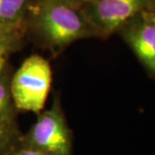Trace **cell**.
I'll list each match as a JSON object with an SVG mask.
<instances>
[{
    "label": "cell",
    "mask_w": 155,
    "mask_h": 155,
    "mask_svg": "<svg viewBox=\"0 0 155 155\" xmlns=\"http://www.w3.org/2000/svg\"><path fill=\"white\" fill-rule=\"evenodd\" d=\"M15 46L16 44H11V43H0V71L5 66L9 52Z\"/></svg>",
    "instance_id": "30bf717a"
},
{
    "label": "cell",
    "mask_w": 155,
    "mask_h": 155,
    "mask_svg": "<svg viewBox=\"0 0 155 155\" xmlns=\"http://www.w3.org/2000/svg\"><path fill=\"white\" fill-rule=\"evenodd\" d=\"M154 7L155 0H91L80 10L97 36L108 37L141 12Z\"/></svg>",
    "instance_id": "277c9868"
},
{
    "label": "cell",
    "mask_w": 155,
    "mask_h": 155,
    "mask_svg": "<svg viewBox=\"0 0 155 155\" xmlns=\"http://www.w3.org/2000/svg\"><path fill=\"white\" fill-rule=\"evenodd\" d=\"M26 25H10L0 22V43L17 44L20 40Z\"/></svg>",
    "instance_id": "9c48e42d"
},
{
    "label": "cell",
    "mask_w": 155,
    "mask_h": 155,
    "mask_svg": "<svg viewBox=\"0 0 155 155\" xmlns=\"http://www.w3.org/2000/svg\"><path fill=\"white\" fill-rule=\"evenodd\" d=\"M30 25L54 51L78 39L97 36L80 9L54 0H34L28 10Z\"/></svg>",
    "instance_id": "6da1fadb"
},
{
    "label": "cell",
    "mask_w": 155,
    "mask_h": 155,
    "mask_svg": "<svg viewBox=\"0 0 155 155\" xmlns=\"http://www.w3.org/2000/svg\"><path fill=\"white\" fill-rule=\"evenodd\" d=\"M119 31L150 76L155 78V19L152 10L134 17Z\"/></svg>",
    "instance_id": "5b68a950"
},
{
    "label": "cell",
    "mask_w": 155,
    "mask_h": 155,
    "mask_svg": "<svg viewBox=\"0 0 155 155\" xmlns=\"http://www.w3.org/2000/svg\"><path fill=\"white\" fill-rule=\"evenodd\" d=\"M22 143V147L48 155H71L72 134L59 102L49 110L39 113L37 121Z\"/></svg>",
    "instance_id": "3957f363"
},
{
    "label": "cell",
    "mask_w": 155,
    "mask_h": 155,
    "mask_svg": "<svg viewBox=\"0 0 155 155\" xmlns=\"http://www.w3.org/2000/svg\"><path fill=\"white\" fill-rule=\"evenodd\" d=\"M36 151H37V150H36ZM36 155H48V154L44 153H42V152H40V151H37V152H36Z\"/></svg>",
    "instance_id": "7c38bea8"
},
{
    "label": "cell",
    "mask_w": 155,
    "mask_h": 155,
    "mask_svg": "<svg viewBox=\"0 0 155 155\" xmlns=\"http://www.w3.org/2000/svg\"><path fill=\"white\" fill-rule=\"evenodd\" d=\"M54 1L61 2V3L71 5L72 7L78 8V9H81L84 5L88 4L91 0H54Z\"/></svg>",
    "instance_id": "8fae6325"
},
{
    "label": "cell",
    "mask_w": 155,
    "mask_h": 155,
    "mask_svg": "<svg viewBox=\"0 0 155 155\" xmlns=\"http://www.w3.org/2000/svg\"><path fill=\"white\" fill-rule=\"evenodd\" d=\"M52 84V70L43 57L26 59L11 80V92L16 108L41 113Z\"/></svg>",
    "instance_id": "7a4b0ae2"
},
{
    "label": "cell",
    "mask_w": 155,
    "mask_h": 155,
    "mask_svg": "<svg viewBox=\"0 0 155 155\" xmlns=\"http://www.w3.org/2000/svg\"><path fill=\"white\" fill-rule=\"evenodd\" d=\"M14 102L11 92V84L7 79L0 77V122L12 121L14 116Z\"/></svg>",
    "instance_id": "52a82bcc"
},
{
    "label": "cell",
    "mask_w": 155,
    "mask_h": 155,
    "mask_svg": "<svg viewBox=\"0 0 155 155\" xmlns=\"http://www.w3.org/2000/svg\"><path fill=\"white\" fill-rule=\"evenodd\" d=\"M152 12H153V17H154V19H155V7L152 10Z\"/></svg>",
    "instance_id": "4fadbf2b"
},
{
    "label": "cell",
    "mask_w": 155,
    "mask_h": 155,
    "mask_svg": "<svg viewBox=\"0 0 155 155\" xmlns=\"http://www.w3.org/2000/svg\"><path fill=\"white\" fill-rule=\"evenodd\" d=\"M34 0H0V22L26 25V17Z\"/></svg>",
    "instance_id": "8992f818"
},
{
    "label": "cell",
    "mask_w": 155,
    "mask_h": 155,
    "mask_svg": "<svg viewBox=\"0 0 155 155\" xmlns=\"http://www.w3.org/2000/svg\"><path fill=\"white\" fill-rule=\"evenodd\" d=\"M17 138V130L13 120L0 122V153L9 149Z\"/></svg>",
    "instance_id": "ba28073f"
}]
</instances>
